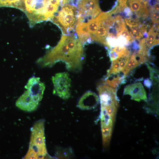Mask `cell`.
<instances>
[{
    "label": "cell",
    "mask_w": 159,
    "mask_h": 159,
    "mask_svg": "<svg viewBox=\"0 0 159 159\" xmlns=\"http://www.w3.org/2000/svg\"><path fill=\"white\" fill-rule=\"evenodd\" d=\"M24 87L34 100L38 102L41 101L45 86L44 83L40 81L39 77H33L30 78Z\"/></svg>",
    "instance_id": "7"
},
{
    "label": "cell",
    "mask_w": 159,
    "mask_h": 159,
    "mask_svg": "<svg viewBox=\"0 0 159 159\" xmlns=\"http://www.w3.org/2000/svg\"><path fill=\"white\" fill-rule=\"evenodd\" d=\"M83 47L77 37L63 35L57 45L43 58L44 65L51 66L57 62L64 63L69 70L80 69L84 59Z\"/></svg>",
    "instance_id": "1"
},
{
    "label": "cell",
    "mask_w": 159,
    "mask_h": 159,
    "mask_svg": "<svg viewBox=\"0 0 159 159\" xmlns=\"http://www.w3.org/2000/svg\"><path fill=\"white\" fill-rule=\"evenodd\" d=\"M153 12L151 16L152 19L154 23H158V11H153Z\"/></svg>",
    "instance_id": "18"
},
{
    "label": "cell",
    "mask_w": 159,
    "mask_h": 159,
    "mask_svg": "<svg viewBox=\"0 0 159 159\" xmlns=\"http://www.w3.org/2000/svg\"><path fill=\"white\" fill-rule=\"evenodd\" d=\"M24 159H38L37 154L33 150L29 149L26 154L24 157Z\"/></svg>",
    "instance_id": "17"
},
{
    "label": "cell",
    "mask_w": 159,
    "mask_h": 159,
    "mask_svg": "<svg viewBox=\"0 0 159 159\" xmlns=\"http://www.w3.org/2000/svg\"><path fill=\"white\" fill-rule=\"evenodd\" d=\"M69 3L62 6L51 21L61 30L63 35L73 33L78 21L77 7L73 3Z\"/></svg>",
    "instance_id": "3"
},
{
    "label": "cell",
    "mask_w": 159,
    "mask_h": 159,
    "mask_svg": "<svg viewBox=\"0 0 159 159\" xmlns=\"http://www.w3.org/2000/svg\"><path fill=\"white\" fill-rule=\"evenodd\" d=\"M119 73L107 75L105 79V84L114 88L117 87L125 77L123 75H120Z\"/></svg>",
    "instance_id": "13"
},
{
    "label": "cell",
    "mask_w": 159,
    "mask_h": 159,
    "mask_svg": "<svg viewBox=\"0 0 159 159\" xmlns=\"http://www.w3.org/2000/svg\"><path fill=\"white\" fill-rule=\"evenodd\" d=\"M99 98L97 95L91 91L86 92L80 99L77 107L83 110L95 108L98 104Z\"/></svg>",
    "instance_id": "10"
},
{
    "label": "cell",
    "mask_w": 159,
    "mask_h": 159,
    "mask_svg": "<svg viewBox=\"0 0 159 159\" xmlns=\"http://www.w3.org/2000/svg\"><path fill=\"white\" fill-rule=\"evenodd\" d=\"M127 0H119L120 8H123L127 6L126 2Z\"/></svg>",
    "instance_id": "20"
},
{
    "label": "cell",
    "mask_w": 159,
    "mask_h": 159,
    "mask_svg": "<svg viewBox=\"0 0 159 159\" xmlns=\"http://www.w3.org/2000/svg\"><path fill=\"white\" fill-rule=\"evenodd\" d=\"M144 84L145 86L149 88L151 87L152 85V82L149 79H147L144 80Z\"/></svg>",
    "instance_id": "19"
},
{
    "label": "cell",
    "mask_w": 159,
    "mask_h": 159,
    "mask_svg": "<svg viewBox=\"0 0 159 159\" xmlns=\"http://www.w3.org/2000/svg\"><path fill=\"white\" fill-rule=\"evenodd\" d=\"M44 120L37 121L32 128L29 149L34 152L38 159H43L47 154L45 142Z\"/></svg>",
    "instance_id": "4"
},
{
    "label": "cell",
    "mask_w": 159,
    "mask_h": 159,
    "mask_svg": "<svg viewBox=\"0 0 159 159\" xmlns=\"http://www.w3.org/2000/svg\"><path fill=\"white\" fill-rule=\"evenodd\" d=\"M39 102L33 99L27 90L16 100L15 105L19 109L23 111L31 112L36 110Z\"/></svg>",
    "instance_id": "8"
},
{
    "label": "cell",
    "mask_w": 159,
    "mask_h": 159,
    "mask_svg": "<svg viewBox=\"0 0 159 159\" xmlns=\"http://www.w3.org/2000/svg\"><path fill=\"white\" fill-rule=\"evenodd\" d=\"M72 0H22L20 10L27 16L30 26L51 21L59 9Z\"/></svg>",
    "instance_id": "2"
},
{
    "label": "cell",
    "mask_w": 159,
    "mask_h": 159,
    "mask_svg": "<svg viewBox=\"0 0 159 159\" xmlns=\"http://www.w3.org/2000/svg\"><path fill=\"white\" fill-rule=\"evenodd\" d=\"M52 81L54 86L53 94L64 99L69 98L70 95L71 80L68 74L66 72L57 73L52 77Z\"/></svg>",
    "instance_id": "6"
},
{
    "label": "cell",
    "mask_w": 159,
    "mask_h": 159,
    "mask_svg": "<svg viewBox=\"0 0 159 159\" xmlns=\"http://www.w3.org/2000/svg\"><path fill=\"white\" fill-rule=\"evenodd\" d=\"M130 6L131 11L137 12L139 11L140 9L145 8L146 6L142 5L139 0H130Z\"/></svg>",
    "instance_id": "15"
},
{
    "label": "cell",
    "mask_w": 159,
    "mask_h": 159,
    "mask_svg": "<svg viewBox=\"0 0 159 159\" xmlns=\"http://www.w3.org/2000/svg\"><path fill=\"white\" fill-rule=\"evenodd\" d=\"M148 58L147 54L140 50L138 52L133 54L129 58L126 67L122 72L124 76H125L131 70L145 63Z\"/></svg>",
    "instance_id": "11"
},
{
    "label": "cell",
    "mask_w": 159,
    "mask_h": 159,
    "mask_svg": "<svg viewBox=\"0 0 159 159\" xmlns=\"http://www.w3.org/2000/svg\"><path fill=\"white\" fill-rule=\"evenodd\" d=\"M21 0H0V7H11L19 9Z\"/></svg>",
    "instance_id": "14"
},
{
    "label": "cell",
    "mask_w": 159,
    "mask_h": 159,
    "mask_svg": "<svg viewBox=\"0 0 159 159\" xmlns=\"http://www.w3.org/2000/svg\"><path fill=\"white\" fill-rule=\"evenodd\" d=\"M157 31L154 27H152L148 33V36L145 39L142 40L140 42V48L147 51L151 47L158 44L159 39L157 38Z\"/></svg>",
    "instance_id": "12"
},
{
    "label": "cell",
    "mask_w": 159,
    "mask_h": 159,
    "mask_svg": "<svg viewBox=\"0 0 159 159\" xmlns=\"http://www.w3.org/2000/svg\"><path fill=\"white\" fill-rule=\"evenodd\" d=\"M148 65V67L149 70L150 72V79L152 80H154L158 81V72L155 69L152 68Z\"/></svg>",
    "instance_id": "16"
},
{
    "label": "cell",
    "mask_w": 159,
    "mask_h": 159,
    "mask_svg": "<svg viewBox=\"0 0 159 159\" xmlns=\"http://www.w3.org/2000/svg\"><path fill=\"white\" fill-rule=\"evenodd\" d=\"M128 95L131 99L140 102L147 100L146 92L142 84L137 82L127 85L124 89L123 95Z\"/></svg>",
    "instance_id": "9"
},
{
    "label": "cell",
    "mask_w": 159,
    "mask_h": 159,
    "mask_svg": "<svg viewBox=\"0 0 159 159\" xmlns=\"http://www.w3.org/2000/svg\"><path fill=\"white\" fill-rule=\"evenodd\" d=\"M76 1L78 10L77 23L87 22L94 18L100 11L99 0H77Z\"/></svg>",
    "instance_id": "5"
}]
</instances>
